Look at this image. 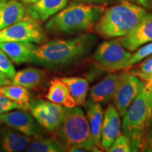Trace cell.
<instances>
[{
    "label": "cell",
    "mask_w": 152,
    "mask_h": 152,
    "mask_svg": "<svg viewBox=\"0 0 152 152\" xmlns=\"http://www.w3.org/2000/svg\"><path fill=\"white\" fill-rule=\"evenodd\" d=\"M96 42V35L89 33L69 39H53L37 47L28 62L48 69L67 68L86 58Z\"/></svg>",
    "instance_id": "cell-1"
},
{
    "label": "cell",
    "mask_w": 152,
    "mask_h": 152,
    "mask_svg": "<svg viewBox=\"0 0 152 152\" xmlns=\"http://www.w3.org/2000/svg\"><path fill=\"white\" fill-rule=\"evenodd\" d=\"M106 7L72 1L51 17L45 30L55 35H74L94 30Z\"/></svg>",
    "instance_id": "cell-2"
},
{
    "label": "cell",
    "mask_w": 152,
    "mask_h": 152,
    "mask_svg": "<svg viewBox=\"0 0 152 152\" xmlns=\"http://www.w3.org/2000/svg\"><path fill=\"white\" fill-rule=\"evenodd\" d=\"M149 14L141 5L128 0L106 8L94 28L104 39H111L128 35Z\"/></svg>",
    "instance_id": "cell-3"
},
{
    "label": "cell",
    "mask_w": 152,
    "mask_h": 152,
    "mask_svg": "<svg viewBox=\"0 0 152 152\" xmlns=\"http://www.w3.org/2000/svg\"><path fill=\"white\" fill-rule=\"evenodd\" d=\"M151 122L152 87L144 86L123 115V132L130 139L132 151H140Z\"/></svg>",
    "instance_id": "cell-4"
},
{
    "label": "cell",
    "mask_w": 152,
    "mask_h": 152,
    "mask_svg": "<svg viewBox=\"0 0 152 152\" xmlns=\"http://www.w3.org/2000/svg\"><path fill=\"white\" fill-rule=\"evenodd\" d=\"M63 144L65 151L81 148L86 151H102L91 133L90 124L84 111L79 106L69 108L59 129L54 135Z\"/></svg>",
    "instance_id": "cell-5"
},
{
    "label": "cell",
    "mask_w": 152,
    "mask_h": 152,
    "mask_svg": "<svg viewBox=\"0 0 152 152\" xmlns=\"http://www.w3.org/2000/svg\"><path fill=\"white\" fill-rule=\"evenodd\" d=\"M131 56L130 51L124 48L115 38L101 43L93 53L92 58L103 70L115 72L128 67Z\"/></svg>",
    "instance_id": "cell-6"
},
{
    "label": "cell",
    "mask_w": 152,
    "mask_h": 152,
    "mask_svg": "<svg viewBox=\"0 0 152 152\" xmlns=\"http://www.w3.org/2000/svg\"><path fill=\"white\" fill-rule=\"evenodd\" d=\"M29 110L41 126L55 135L67 115L69 108L48 100L36 99L30 102Z\"/></svg>",
    "instance_id": "cell-7"
},
{
    "label": "cell",
    "mask_w": 152,
    "mask_h": 152,
    "mask_svg": "<svg viewBox=\"0 0 152 152\" xmlns=\"http://www.w3.org/2000/svg\"><path fill=\"white\" fill-rule=\"evenodd\" d=\"M46 39L45 30L39 23L28 15L20 21L0 30V42H23L39 44Z\"/></svg>",
    "instance_id": "cell-8"
},
{
    "label": "cell",
    "mask_w": 152,
    "mask_h": 152,
    "mask_svg": "<svg viewBox=\"0 0 152 152\" xmlns=\"http://www.w3.org/2000/svg\"><path fill=\"white\" fill-rule=\"evenodd\" d=\"M145 86L138 77L124 71L119 74V82L113 97V104L121 116Z\"/></svg>",
    "instance_id": "cell-9"
},
{
    "label": "cell",
    "mask_w": 152,
    "mask_h": 152,
    "mask_svg": "<svg viewBox=\"0 0 152 152\" xmlns=\"http://www.w3.org/2000/svg\"><path fill=\"white\" fill-rule=\"evenodd\" d=\"M0 121L32 139L47 134V130L27 110L17 109L4 113L0 116Z\"/></svg>",
    "instance_id": "cell-10"
},
{
    "label": "cell",
    "mask_w": 152,
    "mask_h": 152,
    "mask_svg": "<svg viewBox=\"0 0 152 152\" xmlns=\"http://www.w3.org/2000/svg\"><path fill=\"white\" fill-rule=\"evenodd\" d=\"M121 45L130 52L152 42V14H148L137 27L128 35L115 38Z\"/></svg>",
    "instance_id": "cell-11"
},
{
    "label": "cell",
    "mask_w": 152,
    "mask_h": 152,
    "mask_svg": "<svg viewBox=\"0 0 152 152\" xmlns=\"http://www.w3.org/2000/svg\"><path fill=\"white\" fill-rule=\"evenodd\" d=\"M32 140L0 121V151L18 152L25 151Z\"/></svg>",
    "instance_id": "cell-12"
},
{
    "label": "cell",
    "mask_w": 152,
    "mask_h": 152,
    "mask_svg": "<svg viewBox=\"0 0 152 152\" xmlns=\"http://www.w3.org/2000/svg\"><path fill=\"white\" fill-rule=\"evenodd\" d=\"M120 114L115 106L109 104L104 113L102 129L101 143L103 149L107 151L111 144L121 133Z\"/></svg>",
    "instance_id": "cell-13"
},
{
    "label": "cell",
    "mask_w": 152,
    "mask_h": 152,
    "mask_svg": "<svg viewBox=\"0 0 152 152\" xmlns=\"http://www.w3.org/2000/svg\"><path fill=\"white\" fill-rule=\"evenodd\" d=\"M68 0H38L26 5V14L39 23L49 18L61 11L67 5Z\"/></svg>",
    "instance_id": "cell-14"
},
{
    "label": "cell",
    "mask_w": 152,
    "mask_h": 152,
    "mask_svg": "<svg viewBox=\"0 0 152 152\" xmlns=\"http://www.w3.org/2000/svg\"><path fill=\"white\" fill-rule=\"evenodd\" d=\"M118 82L119 74L111 72L91 87L90 98L100 104L109 103L113 99Z\"/></svg>",
    "instance_id": "cell-15"
},
{
    "label": "cell",
    "mask_w": 152,
    "mask_h": 152,
    "mask_svg": "<svg viewBox=\"0 0 152 152\" xmlns=\"http://www.w3.org/2000/svg\"><path fill=\"white\" fill-rule=\"evenodd\" d=\"M84 106L92 137L96 146L103 151L101 143L102 123L104 119L103 108L100 103L94 102L90 98L85 102Z\"/></svg>",
    "instance_id": "cell-16"
},
{
    "label": "cell",
    "mask_w": 152,
    "mask_h": 152,
    "mask_svg": "<svg viewBox=\"0 0 152 152\" xmlns=\"http://www.w3.org/2000/svg\"><path fill=\"white\" fill-rule=\"evenodd\" d=\"M26 6L20 0H7L0 9V30L26 16Z\"/></svg>",
    "instance_id": "cell-17"
},
{
    "label": "cell",
    "mask_w": 152,
    "mask_h": 152,
    "mask_svg": "<svg viewBox=\"0 0 152 152\" xmlns=\"http://www.w3.org/2000/svg\"><path fill=\"white\" fill-rule=\"evenodd\" d=\"M37 46L32 42H1L0 49L8 55L10 59L16 64L29 61V58Z\"/></svg>",
    "instance_id": "cell-18"
},
{
    "label": "cell",
    "mask_w": 152,
    "mask_h": 152,
    "mask_svg": "<svg viewBox=\"0 0 152 152\" xmlns=\"http://www.w3.org/2000/svg\"><path fill=\"white\" fill-rule=\"evenodd\" d=\"M45 98L49 102L68 108L75 106V101L72 97L67 85L57 77L50 81V85L47 93L45 95Z\"/></svg>",
    "instance_id": "cell-19"
},
{
    "label": "cell",
    "mask_w": 152,
    "mask_h": 152,
    "mask_svg": "<svg viewBox=\"0 0 152 152\" xmlns=\"http://www.w3.org/2000/svg\"><path fill=\"white\" fill-rule=\"evenodd\" d=\"M45 77V72L37 68L29 67L16 72L12 83L19 85L27 89L37 88Z\"/></svg>",
    "instance_id": "cell-20"
},
{
    "label": "cell",
    "mask_w": 152,
    "mask_h": 152,
    "mask_svg": "<svg viewBox=\"0 0 152 152\" xmlns=\"http://www.w3.org/2000/svg\"><path fill=\"white\" fill-rule=\"evenodd\" d=\"M69 88L75 106H84L89 91L88 80L81 77H64L60 78Z\"/></svg>",
    "instance_id": "cell-21"
},
{
    "label": "cell",
    "mask_w": 152,
    "mask_h": 152,
    "mask_svg": "<svg viewBox=\"0 0 152 152\" xmlns=\"http://www.w3.org/2000/svg\"><path fill=\"white\" fill-rule=\"evenodd\" d=\"M25 151L27 152H61L65 151L63 144L56 137H41L32 139Z\"/></svg>",
    "instance_id": "cell-22"
},
{
    "label": "cell",
    "mask_w": 152,
    "mask_h": 152,
    "mask_svg": "<svg viewBox=\"0 0 152 152\" xmlns=\"http://www.w3.org/2000/svg\"><path fill=\"white\" fill-rule=\"evenodd\" d=\"M0 94L17 103L29 106L30 93L27 88L21 85L11 83L10 85L0 87Z\"/></svg>",
    "instance_id": "cell-23"
},
{
    "label": "cell",
    "mask_w": 152,
    "mask_h": 152,
    "mask_svg": "<svg viewBox=\"0 0 152 152\" xmlns=\"http://www.w3.org/2000/svg\"><path fill=\"white\" fill-rule=\"evenodd\" d=\"M140 62L139 64H137L127 68L124 71L137 76L144 83H147L152 76V54Z\"/></svg>",
    "instance_id": "cell-24"
},
{
    "label": "cell",
    "mask_w": 152,
    "mask_h": 152,
    "mask_svg": "<svg viewBox=\"0 0 152 152\" xmlns=\"http://www.w3.org/2000/svg\"><path fill=\"white\" fill-rule=\"evenodd\" d=\"M109 152H130L132 151L131 142L123 133H120L115 139L113 144L107 150Z\"/></svg>",
    "instance_id": "cell-25"
},
{
    "label": "cell",
    "mask_w": 152,
    "mask_h": 152,
    "mask_svg": "<svg viewBox=\"0 0 152 152\" xmlns=\"http://www.w3.org/2000/svg\"><path fill=\"white\" fill-rule=\"evenodd\" d=\"M152 54V42L145 44L137 49L134 51V53L132 54L129 61V66H132L133 65L138 64L144 58H146L150 55Z\"/></svg>",
    "instance_id": "cell-26"
},
{
    "label": "cell",
    "mask_w": 152,
    "mask_h": 152,
    "mask_svg": "<svg viewBox=\"0 0 152 152\" xmlns=\"http://www.w3.org/2000/svg\"><path fill=\"white\" fill-rule=\"evenodd\" d=\"M0 71L11 80L14 78L16 73L13 61L1 49H0Z\"/></svg>",
    "instance_id": "cell-27"
},
{
    "label": "cell",
    "mask_w": 152,
    "mask_h": 152,
    "mask_svg": "<svg viewBox=\"0 0 152 152\" xmlns=\"http://www.w3.org/2000/svg\"><path fill=\"white\" fill-rule=\"evenodd\" d=\"M140 151L152 152V122L144 137Z\"/></svg>",
    "instance_id": "cell-28"
},
{
    "label": "cell",
    "mask_w": 152,
    "mask_h": 152,
    "mask_svg": "<svg viewBox=\"0 0 152 152\" xmlns=\"http://www.w3.org/2000/svg\"><path fill=\"white\" fill-rule=\"evenodd\" d=\"M73 1L78 3L88 4L104 6V7H107V6L113 4L114 2L113 0H73Z\"/></svg>",
    "instance_id": "cell-29"
},
{
    "label": "cell",
    "mask_w": 152,
    "mask_h": 152,
    "mask_svg": "<svg viewBox=\"0 0 152 152\" xmlns=\"http://www.w3.org/2000/svg\"><path fill=\"white\" fill-rule=\"evenodd\" d=\"M11 83H12V82H11V79L9 78L3 72L0 71V87L10 85Z\"/></svg>",
    "instance_id": "cell-30"
},
{
    "label": "cell",
    "mask_w": 152,
    "mask_h": 152,
    "mask_svg": "<svg viewBox=\"0 0 152 152\" xmlns=\"http://www.w3.org/2000/svg\"><path fill=\"white\" fill-rule=\"evenodd\" d=\"M138 4L141 5L145 9H151L152 0H136Z\"/></svg>",
    "instance_id": "cell-31"
},
{
    "label": "cell",
    "mask_w": 152,
    "mask_h": 152,
    "mask_svg": "<svg viewBox=\"0 0 152 152\" xmlns=\"http://www.w3.org/2000/svg\"><path fill=\"white\" fill-rule=\"evenodd\" d=\"M20 1H22V2L25 4L26 5H29L32 4H34L37 1H38V0H20Z\"/></svg>",
    "instance_id": "cell-32"
},
{
    "label": "cell",
    "mask_w": 152,
    "mask_h": 152,
    "mask_svg": "<svg viewBox=\"0 0 152 152\" xmlns=\"http://www.w3.org/2000/svg\"><path fill=\"white\" fill-rule=\"evenodd\" d=\"M145 87H152V76L147 83H145Z\"/></svg>",
    "instance_id": "cell-33"
},
{
    "label": "cell",
    "mask_w": 152,
    "mask_h": 152,
    "mask_svg": "<svg viewBox=\"0 0 152 152\" xmlns=\"http://www.w3.org/2000/svg\"><path fill=\"white\" fill-rule=\"evenodd\" d=\"M7 0H0V9H1V7H3L4 4L7 2Z\"/></svg>",
    "instance_id": "cell-34"
},
{
    "label": "cell",
    "mask_w": 152,
    "mask_h": 152,
    "mask_svg": "<svg viewBox=\"0 0 152 152\" xmlns=\"http://www.w3.org/2000/svg\"><path fill=\"white\" fill-rule=\"evenodd\" d=\"M2 113H4V111H2V109H1V106H0V116H1V115Z\"/></svg>",
    "instance_id": "cell-35"
},
{
    "label": "cell",
    "mask_w": 152,
    "mask_h": 152,
    "mask_svg": "<svg viewBox=\"0 0 152 152\" xmlns=\"http://www.w3.org/2000/svg\"><path fill=\"white\" fill-rule=\"evenodd\" d=\"M116 1H118V2H120V1H123V0H116Z\"/></svg>",
    "instance_id": "cell-36"
},
{
    "label": "cell",
    "mask_w": 152,
    "mask_h": 152,
    "mask_svg": "<svg viewBox=\"0 0 152 152\" xmlns=\"http://www.w3.org/2000/svg\"><path fill=\"white\" fill-rule=\"evenodd\" d=\"M151 9H152V1H151Z\"/></svg>",
    "instance_id": "cell-37"
}]
</instances>
